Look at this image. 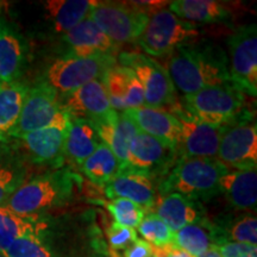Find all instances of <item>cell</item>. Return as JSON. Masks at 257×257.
Segmentation results:
<instances>
[{"instance_id": "1", "label": "cell", "mask_w": 257, "mask_h": 257, "mask_svg": "<svg viewBox=\"0 0 257 257\" xmlns=\"http://www.w3.org/2000/svg\"><path fill=\"white\" fill-rule=\"evenodd\" d=\"M4 253L6 257H110L93 210L43 214L35 231L16 239Z\"/></svg>"}, {"instance_id": "2", "label": "cell", "mask_w": 257, "mask_h": 257, "mask_svg": "<svg viewBox=\"0 0 257 257\" xmlns=\"http://www.w3.org/2000/svg\"><path fill=\"white\" fill-rule=\"evenodd\" d=\"M167 72L174 86L185 95L194 94L207 87L232 83L224 50L207 42L178 48L169 56Z\"/></svg>"}, {"instance_id": "3", "label": "cell", "mask_w": 257, "mask_h": 257, "mask_svg": "<svg viewBox=\"0 0 257 257\" xmlns=\"http://www.w3.org/2000/svg\"><path fill=\"white\" fill-rule=\"evenodd\" d=\"M80 184L81 180L69 168H59L25 181L5 206L19 216H43L68 204Z\"/></svg>"}, {"instance_id": "4", "label": "cell", "mask_w": 257, "mask_h": 257, "mask_svg": "<svg viewBox=\"0 0 257 257\" xmlns=\"http://www.w3.org/2000/svg\"><path fill=\"white\" fill-rule=\"evenodd\" d=\"M229 172L218 160L179 159L159 186L160 194L178 193L197 201L220 194L219 179Z\"/></svg>"}, {"instance_id": "5", "label": "cell", "mask_w": 257, "mask_h": 257, "mask_svg": "<svg viewBox=\"0 0 257 257\" xmlns=\"http://www.w3.org/2000/svg\"><path fill=\"white\" fill-rule=\"evenodd\" d=\"M69 119L70 115L63 110L57 92L46 81H41L28 89L19 119L9 136L18 138L50 126L67 130Z\"/></svg>"}, {"instance_id": "6", "label": "cell", "mask_w": 257, "mask_h": 257, "mask_svg": "<svg viewBox=\"0 0 257 257\" xmlns=\"http://www.w3.org/2000/svg\"><path fill=\"white\" fill-rule=\"evenodd\" d=\"M245 98L232 83L201 89L182 99L186 114L210 125L226 124L244 111Z\"/></svg>"}, {"instance_id": "7", "label": "cell", "mask_w": 257, "mask_h": 257, "mask_svg": "<svg viewBox=\"0 0 257 257\" xmlns=\"http://www.w3.org/2000/svg\"><path fill=\"white\" fill-rule=\"evenodd\" d=\"M217 160L229 170L256 169L257 126L250 112L221 125Z\"/></svg>"}, {"instance_id": "8", "label": "cell", "mask_w": 257, "mask_h": 257, "mask_svg": "<svg viewBox=\"0 0 257 257\" xmlns=\"http://www.w3.org/2000/svg\"><path fill=\"white\" fill-rule=\"evenodd\" d=\"M199 36L200 31L191 22L176 17L169 10H161L150 16L138 43L149 55L166 57Z\"/></svg>"}, {"instance_id": "9", "label": "cell", "mask_w": 257, "mask_h": 257, "mask_svg": "<svg viewBox=\"0 0 257 257\" xmlns=\"http://www.w3.org/2000/svg\"><path fill=\"white\" fill-rule=\"evenodd\" d=\"M113 66L115 60L112 55L80 57L66 54L50 64L44 81L57 93L68 94L93 80L101 79Z\"/></svg>"}, {"instance_id": "10", "label": "cell", "mask_w": 257, "mask_h": 257, "mask_svg": "<svg viewBox=\"0 0 257 257\" xmlns=\"http://www.w3.org/2000/svg\"><path fill=\"white\" fill-rule=\"evenodd\" d=\"M88 17L117 46L140 40L150 18L133 2H98Z\"/></svg>"}, {"instance_id": "11", "label": "cell", "mask_w": 257, "mask_h": 257, "mask_svg": "<svg viewBox=\"0 0 257 257\" xmlns=\"http://www.w3.org/2000/svg\"><path fill=\"white\" fill-rule=\"evenodd\" d=\"M230 79L243 94L257 95V30L255 24L240 27L227 40Z\"/></svg>"}, {"instance_id": "12", "label": "cell", "mask_w": 257, "mask_h": 257, "mask_svg": "<svg viewBox=\"0 0 257 257\" xmlns=\"http://www.w3.org/2000/svg\"><path fill=\"white\" fill-rule=\"evenodd\" d=\"M119 60L121 66L133 70L142 85L147 106L162 108L174 102L175 86L165 67L143 54L125 53Z\"/></svg>"}, {"instance_id": "13", "label": "cell", "mask_w": 257, "mask_h": 257, "mask_svg": "<svg viewBox=\"0 0 257 257\" xmlns=\"http://www.w3.org/2000/svg\"><path fill=\"white\" fill-rule=\"evenodd\" d=\"M178 152L163 141L138 130L128 147L127 160L120 170H131L153 176L168 173L176 162Z\"/></svg>"}, {"instance_id": "14", "label": "cell", "mask_w": 257, "mask_h": 257, "mask_svg": "<svg viewBox=\"0 0 257 257\" xmlns=\"http://www.w3.org/2000/svg\"><path fill=\"white\" fill-rule=\"evenodd\" d=\"M178 118L181 134L176 148L180 159L217 160L220 126L199 121L182 110L173 113Z\"/></svg>"}, {"instance_id": "15", "label": "cell", "mask_w": 257, "mask_h": 257, "mask_svg": "<svg viewBox=\"0 0 257 257\" xmlns=\"http://www.w3.org/2000/svg\"><path fill=\"white\" fill-rule=\"evenodd\" d=\"M61 105L70 117L81 118L91 123L104 119L113 111L101 79L93 80L66 94Z\"/></svg>"}, {"instance_id": "16", "label": "cell", "mask_w": 257, "mask_h": 257, "mask_svg": "<svg viewBox=\"0 0 257 257\" xmlns=\"http://www.w3.org/2000/svg\"><path fill=\"white\" fill-rule=\"evenodd\" d=\"M68 130V128H67ZM67 130L59 127H44L18 137L31 162L36 165H50L59 169L64 157Z\"/></svg>"}, {"instance_id": "17", "label": "cell", "mask_w": 257, "mask_h": 257, "mask_svg": "<svg viewBox=\"0 0 257 257\" xmlns=\"http://www.w3.org/2000/svg\"><path fill=\"white\" fill-rule=\"evenodd\" d=\"M28 46L23 35L0 15V82H17L27 63Z\"/></svg>"}, {"instance_id": "18", "label": "cell", "mask_w": 257, "mask_h": 257, "mask_svg": "<svg viewBox=\"0 0 257 257\" xmlns=\"http://www.w3.org/2000/svg\"><path fill=\"white\" fill-rule=\"evenodd\" d=\"M63 40L69 49L68 55L80 57L113 56L114 51L117 50V44L106 36L89 17L66 32Z\"/></svg>"}, {"instance_id": "19", "label": "cell", "mask_w": 257, "mask_h": 257, "mask_svg": "<svg viewBox=\"0 0 257 257\" xmlns=\"http://www.w3.org/2000/svg\"><path fill=\"white\" fill-rule=\"evenodd\" d=\"M124 112L140 131L159 138L175 149L178 148L181 127L178 118L173 113L163 108L150 107L147 105Z\"/></svg>"}, {"instance_id": "20", "label": "cell", "mask_w": 257, "mask_h": 257, "mask_svg": "<svg viewBox=\"0 0 257 257\" xmlns=\"http://www.w3.org/2000/svg\"><path fill=\"white\" fill-rule=\"evenodd\" d=\"M104 187L107 198L127 199L144 210H150L156 204V189L152 178L141 173L120 170Z\"/></svg>"}, {"instance_id": "21", "label": "cell", "mask_w": 257, "mask_h": 257, "mask_svg": "<svg viewBox=\"0 0 257 257\" xmlns=\"http://www.w3.org/2000/svg\"><path fill=\"white\" fill-rule=\"evenodd\" d=\"M98 136L105 146L110 148L123 168L127 160L128 147L138 128L125 112L112 111L104 119L92 123Z\"/></svg>"}, {"instance_id": "22", "label": "cell", "mask_w": 257, "mask_h": 257, "mask_svg": "<svg viewBox=\"0 0 257 257\" xmlns=\"http://www.w3.org/2000/svg\"><path fill=\"white\" fill-rule=\"evenodd\" d=\"M155 206L157 216L168 225L173 232L206 217L200 201L193 200L178 193L160 194L156 199Z\"/></svg>"}, {"instance_id": "23", "label": "cell", "mask_w": 257, "mask_h": 257, "mask_svg": "<svg viewBox=\"0 0 257 257\" xmlns=\"http://www.w3.org/2000/svg\"><path fill=\"white\" fill-rule=\"evenodd\" d=\"M220 193L234 208L252 211L257 204L256 169L229 170L219 179Z\"/></svg>"}, {"instance_id": "24", "label": "cell", "mask_w": 257, "mask_h": 257, "mask_svg": "<svg viewBox=\"0 0 257 257\" xmlns=\"http://www.w3.org/2000/svg\"><path fill=\"white\" fill-rule=\"evenodd\" d=\"M224 243L219 226L206 217L174 232L175 245L194 257Z\"/></svg>"}, {"instance_id": "25", "label": "cell", "mask_w": 257, "mask_h": 257, "mask_svg": "<svg viewBox=\"0 0 257 257\" xmlns=\"http://www.w3.org/2000/svg\"><path fill=\"white\" fill-rule=\"evenodd\" d=\"M100 143L102 142L91 121L70 117L64 144V157H68L74 163L81 166Z\"/></svg>"}, {"instance_id": "26", "label": "cell", "mask_w": 257, "mask_h": 257, "mask_svg": "<svg viewBox=\"0 0 257 257\" xmlns=\"http://www.w3.org/2000/svg\"><path fill=\"white\" fill-rule=\"evenodd\" d=\"M96 4L98 0H49L44 9L54 29L64 35L87 18Z\"/></svg>"}, {"instance_id": "27", "label": "cell", "mask_w": 257, "mask_h": 257, "mask_svg": "<svg viewBox=\"0 0 257 257\" xmlns=\"http://www.w3.org/2000/svg\"><path fill=\"white\" fill-rule=\"evenodd\" d=\"M169 11L191 23H220L232 16L224 3L214 0H176L169 3Z\"/></svg>"}, {"instance_id": "28", "label": "cell", "mask_w": 257, "mask_h": 257, "mask_svg": "<svg viewBox=\"0 0 257 257\" xmlns=\"http://www.w3.org/2000/svg\"><path fill=\"white\" fill-rule=\"evenodd\" d=\"M28 87L22 82H0V137L11 133L21 115Z\"/></svg>"}, {"instance_id": "29", "label": "cell", "mask_w": 257, "mask_h": 257, "mask_svg": "<svg viewBox=\"0 0 257 257\" xmlns=\"http://www.w3.org/2000/svg\"><path fill=\"white\" fill-rule=\"evenodd\" d=\"M80 169L93 184L105 186L120 172V163L110 148L100 143L95 152L81 163Z\"/></svg>"}, {"instance_id": "30", "label": "cell", "mask_w": 257, "mask_h": 257, "mask_svg": "<svg viewBox=\"0 0 257 257\" xmlns=\"http://www.w3.org/2000/svg\"><path fill=\"white\" fill-rule=\"evenodd\" d=\"M40 217H24L0 206V251L5 252L16 239L36 229Z\"/></svg>"}, {"instance_id": "31", "label": "cell", "mask_w": 257, "mask_h": 257, "mask_svg": "<svg viewBox=\"0 0 257 257\" xmlns=\"http://www.w3.org/2000/svg\"><path fill=\"white\" fill-rule=\"evenodd\" d=\"M130 72L124 66H113L106 70L101 78L112 110L117 112L125 111V95Z\"/></svg>"}, {"instance_id": "32", "label": "cell", "mask_w": 257, "mask_h": 257, "mask_svg": "<svg viewBox=\"0 0 257 257\" xmlns=\"http://www.w3.org/2000/svg\"><path fill=\"white\" fill-rule=\"evenodd\" d=\"M217 225L219 226L225 243L236 242L256 245L257 219L255 214H246Z\"/></svg>"}, {"instance_id": "33", "label": "cell", "mask_w": 257, "mask_h": 257, "mask_svg": "<svg viewBox=\"0 0 257 257\" xmlns=\"http://www.w3.org/2000/svg\"><path fill=\"white\" fill-rule=\"evenodd\" d=\"M144 240L154 248H165L174 243V232L156 213H149L137 226Z\"/></svg>"}, {"instance_id": "34", "label": "cell", "mask_w": 257, "mask_h": 257, "mask_svg": "<svg viewBox=\"0 0 257 257\" xmlns=\"http://www.w3.org/2000/svg\"><path fill=\"white\" fill-rule=\"evenodd\" d=\"M105 207L113 217L114 223L127 227H137L146 217L147 210L127 199L117 198L104 202Z\"/></svg>"}, {"instance_id": "35", "label": "cell", "mask_w": 257, "mask_h": 257, "mask_svg": "<svg viewBox=\"0 0 257 257\" xmlns=\"http://www.w3.org/2000/svg\"><path fill=\"white\" fill-rule=\"evenodd\" d=\"M27 181V170L17 161L11 160L0 163V206Z\"/></svg>"}, {"instance_id": "36", "label": "cell", "mask_w": 257, "mask_h": 257, "mask_svg": "<svg viewBox=\"0 0 257 257\" xmlns=\"http://www.w3.org/2000/svg\"><path fill=\"white\" fill-rule=\"evenodd\" d=\"M106 237L113 250H125L138 239L136 230L133 227L123 226L114 221L106 227Z\"/></svg>"}, {"instance_id": "37", "label": "cell", "mask_w": 257, "mask_h": 257, "mask_svg": "<svg viewBox=\"0 0 257 257\" xmlns=\"http://www.w3.org/2000/svg\"><path fill=\"white\" fill-rule=\"evenodd\" d=\"M144 105L146 104H144V93L142 85H141L136 75L131 70L126 87V95H125V111L142 107Z\"/></svg>"}, {"instance_id": "38", "label": "cell", "mask_w": 257, "mask_h": 257, "mask_svg": "<svg viewBox=\"0 0 257 257\" xmlns=\"http://www.w3.org/2000/svg\"><path fill=\"white\" fill-rule=\"evenodd\" d=\"M221 257H257L256 245L246 243L227 242L217 246Z\"/></svg>"}, {"instance_id": "39", "label": "cell", "mask_w": 257, "mask_h": 257, "mask_svg": "<svg viewBox=\"0 0 257 257\" xmlns=\"http://www.w3.org/2000/svg\"><path fill=\"white\" fill-rule=\"evenodd\" d=\"M154 246L144 239L138 238L134 244L124 250L123 257H153Z\"/></svg>"}, {"instance_id": "40", "label": "cell", "mask_w": 257, "mask_h": 257, "mask_svg": "<svg viewBox=\"0 0 257 257\" xmlns=\"http://www.w3.org/2000/svg\"><path fill=\"white\" fill-rule=\"evenodd\" d=\"M154 255L159 257H194L185 250L180 249L174 243L167 245L165 248H154Z\"/></svg>"}, {"instance_id": "41", "label": "cell", "mask_w": 257, "mask_h": 257, "mask_svg": "<svg viewBox=\"0 0 257 257\" xmlns=\"http://www.w3.org/2000/svg\"><path fill=\"white\" fill-rule=\"evenodd\" d=\"M195 257H221L219 251H218L217 248H213V249H210L207 250V251L200 253V255L195 256Z\"/></svg>"}, {"instance_id": "42", "label": "cell", "mask_w": 257, "mask_h": 257, "mask_svg": "<svg viewBox=\"0 0 257 257\" xmlns=\"http://www.w3.org/2000/svg\"><path fill=\"white\" fill-rule=\"evenodd\" d=\"M0 257H6V256H5V253H4V252H2V251H0Z\"/></svg>"}, {"instance_id": "43", "label": "cell", "mask_w": 257, "mask_h": 257, "mask_svg": "<svg viewBox=\"0 0 257 257\" xmlns=\"http://www.w3.org/2000/svg\"><path fill=\"white\" fill-rule=\"evenodd\" d=\"M153 257H159V256H156V255H154V256H153Z\"/></svg>"}, {"instance_id": "44", "label": "cell", "mask_w": 257, "mask_h": 257, "mask_svg": "<svg viewBox=\"0 0 257 257\" xmlns=\"http://www.w3.org/2000/svg\"><path fill=\"white\" fill-rule=\"evenodd\" d=\"M0 140H3V137H0Z\"/></svg>"}, {"instance_id": "45", "label": "cell", "mask_w": 257, "mask_h": 257, "mask_svg": "<svg viewBox=\"0 0 257 257\" xmlns=\"http://www.w3.org/2000/svg\"><path fill=\"white\" fill-rule=\"evenodd\" d=\"M0 15H2V12H0Z\"/></svg>"}]
</instances>
